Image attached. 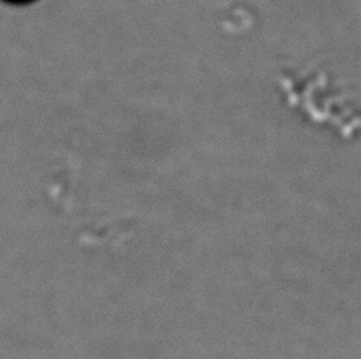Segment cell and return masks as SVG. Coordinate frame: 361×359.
<instances>
[{"label":"cell","mask_w":361,"mask_h":359,"mask_svg":"<svg viewBox=\"0 0 361 359\" xmlns=\"http://www.w3.org/2000/svg\"><path fill=\"white\" fill-rule=\"evenodd\" d=\"M0 2L4 4H10V5H15V6H21V5H30V4H35L38 0H0Z\"/></svg>","instance_id":"cell-1"}]
</instances>
